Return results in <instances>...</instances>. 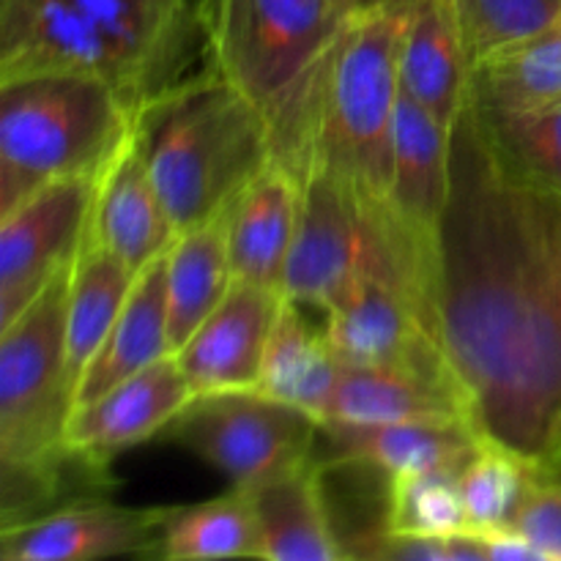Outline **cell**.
<instances>
[{"instance_id":"d590c367","label":"cell","mask_w":561,"mask_h":561,"mask_svg":"<svg viewBox=\"0 0 561 561\" xmlns=\"http://www.w3.org/2000/svg\"><path fill=\"white\" fill-rule=\"evenodd\" d=\"M334 3H337L340 11H343V14L348 16V14H356V11L376 9V5L389 3V0H334Z\"/></svg>"},{"instance_id":"5bb4252c","label":"cell","mask_w":561,"mask_h":561,"mask_svg":"<svg viewBox=\"0 0 561 561\" xmlns=\"http://www.w3.org/2000/svg\"><path fill=\"white\" fill-rule=\"evenodd\" d=\"M285 294L233 279L217 310L175 351L192 392L255 389Z\"/></svg>"},{"instance_id":"ac0fdd59","label":"cell","mask_w":561,"mask_h":561,"mask_svg":"<svg viewBox=\"0 0 561 561\" xmlns=\"http://www.w3.org/2000/svg\"><path fill=\"white\" fill-rule=\"evenodd\" d=\"M453 131L425 104L400 91L389 170V206L433 247H438L444 214L453 195Z\"/></svg>"},{"instance_id":"7a4b0ae2","label":"cell","mask_w":561,"mask_h":561,"mask_svg":"<svg viewBox=\"0 0 561 561\" xmlns=\"http://www.w3.org/2000/svg\"><path fill=\"white\" fill-rule=\"evenodd\" d=\"M135 131L175 233L228 211L277 159L268 115L208 66L142 104Z\"/></svg>"},{"instance_id":"e0dca14e","label":"cell","mask_w":561,"mask_h":561,"mask_svg":"<svg viewBox=\"0 0 561 561\" xmlns=\"http://www.w3.org/2000/svg\"><path fill=\"white\" fill-rule=\"evenodd\" d=\"M91 236L135 274L164 255L179 236L148 173L135 126L99 173Z\"/></svg>"},{"instance_id":"277c9868","label":"cell","mask_w":561,"mask_h":561,"mask_svg":"<svg viewBox=\"0 0 561 561\" xmlns=\"http://www.w3.org/2000/svg\"><path fill=\"white\" fill-rule=\"evenodd\" d=\"M301 184L283 294L327 312L351 285L376 279L414 301L436 329L438 247L422 241L389 201L365 195L323 164H310Z\"/></svg>"},{"instance_id":"9a60e30c","label":"cell","mask_w":561,"mask_h":561,"mask_svg":"<svg viewBox=\"0 0 561 561\" xmlns=\"http://www.w3.org/2000/svg\"><path fill=\"white\" fill-rule=\"evenodd\" d=\"M195 398L175 356L153 362L146 370L115 383L99 398L71 409L66 447L99 466L159 433Z\"/></svg>"},{"instance_id":"9c48e42d","label":"cell","mask_w":561,"mask_h":561,"mask_svg":"<svg viewBox=\"0 0 561 561\" xmlns=\"http://www.w3.org/2000/svg\"><path fill=\"white\" fill-rule=\"evenodd\" d=\"M96 179L55 181L0 214V327L75 263L91 228Z\"/></svg>"},{"instance_id":"8d00e7d4","label":"cell","mask_w":561,"mask_h":561,"mask_svg":"<svg viewBox=\"0 0 561 561\" xmlns=\"http://www.w3.org/2000/svg\"><path fill=\"white\" fill-rule=\"evenodd\" d=\"M557 469L561 471V431H559V442H557Z\"/></svg>"},{"instance_id":"d4e9b609","label":"cell","mask_w":561,"mask_h":561,"mask_svg":"<svg viewBox=\"0 0 561 561\" xmlns=\"http://www.w3.org/2000/svg\"><path fill=\"white\" fill-rule=\"evenodd\" d=\"M340 370L343 362L332 351L323 329H312L301 316V305L285 296L263 356L257 392L296 405L321 422Z\"/></svg>"},{"instance_id":"52a82bcc","label":"cell","mask_w":561,"mask_h":561,"mask_svg":"<svg viewBox=\"0 0 561 561\" xmlns=\"http://www.w3.org/2000/svg\"><path fill=\"white\" fill-rule=\"evenodd\" d=\"M71 266L0 327V471H31L69 458L75 392L66 376V296Z\"/></svg>"},{"instance_id":"30bf717a","label":"cell","mask_w":561,"mask_h":561,"mask_svg":"<svg viewBox=\"0 0 561 561\" xmlns=\"http://www.w3.org/2000/svg\"><path fill=\"white\" fill-rule=\"evenodd\" d=\"M118 60L124 96L140 110L206 55L197 0H75Z\"/></svg>"},{"instance_id":"4316f807","label":"cell","mask_w":561,"mask_h":561,"mask_svg":"<svg viewBox=\"0 0 561 561\" xmlns=\"http://www.w3.org/2000/svg\"><path fill=\"white\" fill-rule=\"evenodd\" d=\"M162 561L263 559L261 529L247 488H230L208 502L162 507L157 537Z\"/></svg>"},{"instance_id":"836d02e7","label":"cell","mask_w":561,"mask_h":561,"mask_svg":"<svg viewBox=\"0 0 561 561\" xmlns=\"http://www.w3.org/2000/svg\"><path fill=\"white\" fill-rule=\"evenodd\" d=\"M515 529L540 548L546 561H561V471H537Z\"/></svg>"},{"instance_id":"d6986e66","label":"cell","mask_w":561,"mask_h":561,"mask_svg":"<svg viewBox=\"0 0 561 561\" xmlns=\"http://www.w3.org/2000/svg\"><path fill=\"white\" fill-rule=\"evenodd\" d=\"M301 175L272 159L228 208L233 279L283 290L301 214Z\"/></svg>"},{"instance_id":"4dcf8cb0","label":"cell","mask_w":561,"mask_h":561,"mask_svg":"<svg viewBox=\"0 0 561 561\" xmlns=\"http://www.w3.org/2000/svg\"><path fill=\"white\" fill-rule=\"evenodd\" d=\"M383 531L409 537H449L469 529L455 471H405L389 477Z\"/></svg>"},{"instance_id":"484cf974","label":"cell","mask_w":561,"mask_h":561,"mask_svg":"<svg viewBox=\"0 0 561 561\" xmlns=\"http://www.w3.org/2000/svg\"><path fill=\"white\" fill-rule=\"evenodd\" d=\"M131 283L135 272L118 255L104 250L88 228L85 241L71 263L66 296V376L71 392H77L82 373L107 340Z\"/></svg>"},{"instance_id":"d6a6232c","label":"cell","mask_w":561,"mask_h":561,"mask_svg":"<svg viewBox=\"0 0 561 561\" xmlns=\"http://www.w3.org/2000/svg\"><path fill=\"white\" fill-rule=\"evenodd\" d=\"M345 542L348 559L381 561H488L485 542L474 531L449 537H409L392 531H365Z\"/></svg>"},{"instance_id":"4fadbf2b","label":"cell","mask_w":561,"mask_h":561,"mask_svg":"<svg viewBox=\"0 0 561 561\" xmlns=\"http://www.w3.org/2000/svg\"><path fill=\"white\" fill-rule=\"evenodd\" d=\"M162 507H121L82 499L33 520L0 529L3 561H99L115 557L157 559Z\"/></svg>"},{"instance_id":"8992f818","label":"cell","mask_w":561,"mask_h":561,"mask_svg":"<svg viewBox=\"0 0 561 561\" xmlns=\"http://www.w3.org/2000/svg\"><path fill=\"white\" fill-rule=\"evenodd\" d=\"M135 126V110L110 82L27 77L0 82V214L77 175L96 179Z\"/></svg>"},{"instance_id":"cb8c5ba5","label":"cell","mask_w":561,"mask_h":561,"mask_svg":"<svg viewBox=\"0 0 561 561\" xmlns=\"http://www.w3.org/2000/svg\"><path fill=\"white\" fill-rule=\"evenodd\" d=\"M164 279H168L170 354H175L217 310L233 285L228 211L175 236L164 257Z\"/></svg>"},{"instance_id":"44dd1931","label":"cell","mask_w":561,"mask_h":561,"mask_svg":"<svg viewBox=\"0 0 561 561\" xmlns=\"http://www.w3.org/2000/svg\"><path fill=\"white\" fill-rule=\"evenodd\" d=\"M323 469L318 458L247 488L261 529L266 561H343V537L334 531L323 496Z\"/></svg>"},{"instance_id":"f546056e","label":"cell","mask_w":561,"mask_h":561,"mask_svg":"<svg viewBox=\"0 0 561 561\" xmlns=\"http://www.w3.org/2000/svg\"><path fill=\"white\" fill-rule=\"evenodd\" d=\"M537 471L540 466L529 463L520 455L493 442L482 444L480 453L458 474L469 529L474 535L513 529Z\"/></svg>"},{"instance_id":"7c38bea8","label":"cell","mask_w":561,"mask_h":561,"mask_svg":"<svg viewBox=\"0 0 561 561\" xmlns=\"http://www.w3.org/2000/svg\"><path fill=\"white\" fill-rule=\"evenodd\" d=\"M60 75L110 82L124 96L113 49L75 0H0V82Z\"/></svg>"},{"instance_id":"e575fe53","label":"cell","mask_w":561,"mask_h":561,"mask_svg":"<svg viewBox=\"0 0 561 561\" xmlns=\"http://www.w3.org/2000/svg\"><path fill=\"white\" fill-rule=\"evenodd\" d=\"M488 561H546L540 548L526 540L518 529H496L480 535Z\"/></svg>"},{"instance_id":"1f68e13d","label":"cell","mask_w":561,"mask_h":561,"mask_svg":"<svg viewBox=\"0 0 561 561\" xmlns=\"http://www.w3.org/2000/svg\"><path fill=\"white\" fill-rule=\"evenodd\" d=\"M471 66L561 22V0H453Z\"/></svg>"},{"instance_id":"f1b7e54d","label":"cell","mask_w":561,"mask_h":561,"mask_svg":"<svg viewBox=\"0 0 561 561\" xmlns=\"http://www.w3.org/2000/svg\"><path fill=\"white\" fill-rule=\"evenodd\" d=\"M466 113L499 168L561 195V104L524 113L466 107Z\"/></svg>"},{"instance_id":"8fae6325","label":"cell","mask_w":561,"mask_h":561,"mask_svg":"<svg viewBox=\"0 0 561 561\" xmlns=\"http://www.w3.org/2000/svg\"><path fill=\"white\" fill-rule=\"evenodd\" d=\"M323 316V334L343 365L387 367L460 383L425 312L389 285L359 279Z\"/></svg>"},{"instance_id":"3957f363","label":"cell","mask_w":561,"mask_h":561,"mask_svg":"<svg viewBox=\"0 0 561 561\" xmlns=\"http://www.w3.org/2000/svg\"><path fill=\"white\" fill-rule=\"evenodd\" d=\"M206 66L274 126L277 159L305 175L323 64L345 14L334 0H197Z\"/></svg>"},{"instance_id":"ba28073f","label":"cell","mask_w":561,"mask_h":561,"mask_svg":"<svg viewBox=\"0 0 561 561\" xmlns=\"http://www.w3.org/2000/svg\"><path fill=\"white\" fill-rule=\"evenodd\" d=\"M321 422L257 389L195 394L159 433L190 449L230 485L252 488L316 458Z\"/></svg>"},{"instance_id":"ffe728a7","label":"cell","mask_w":561,"mask_h":561,"mask_svg":"<svg viewBox=\"0 0 561 561\" xmlns=\"http://www.w3.org/2000/svg\"><path fill=\"white\" fill-rule=\"evenodd\" d=\"M471 55L453 0H411L400 47V88L455 129L469 107Z\"/></svg>"},{"instance_id":"6da1fadb","label":"cell","mask_w":561,"mask_h":561,"mask_svg":"<svg viewBox=\"0 0 561 561\" xmlns=\"http://www.w3.org/2000/svg\"><path fill=\"white\" fill-rule=\"evenodd\" d=\"M436 332L488 442L557 469L561 195L515 179L460 115L438 236Z\"/></svg>"},{"instance_id":"603a6c76","label":"cell","mask_w":561,"mask_h":561,"mask_svg":"<svg viewBox=\"0 0 561 561\" xmlns=\"http://www.w3.org/2000/svg\"><path fill=\"white\" fill-rule=\"evenodd\" d=\"M164 255L135 274L129 296L110 329L107 340L82 373L75 392V405L99 398L115 383L146 370L153 362L170 356L168 334V279Z\"/></svg>"},{"instance_id":"83f0119b","label":"cell","mask_w":561,"mask_h":561,"mask_svg":"<svg viewBox=\"0 0 561 561\" xmlns=\"http://www.w3.org/2000/svg\"><path fill=\"white\" fill-rule=\"evenodd\" d=\"M561 104V22L471 66L469 107L542 110Z\"/></svg>"},{"instance_id":"5b68a950","label":"cell","mask_w":561,"mask_h":561,"mask_svg":"<svg viewBox=\"0 0 561 561\" xmlns=\"http://www.w3.org/2000/svg\"><path fill=\"white\" fill-rule=\"evenodd\" d=\"M409 11L411 0H389L345 16L316 93L307 168L323 164L376 201H389Z\"/></svg>"},{"instance_id":"2e32d148","label":"cell","mask_w":561,"mask_h":561,"mask_svg":"<svg viewBox=\"0 0 561 561\" xmlns=\"http://www.w3.org/2000/svg\"><path fill=\"white\" fill-rule=\"evenodd\" d=\"M318 442L327 444V455L318 458L323 469L337 466H373L387 477L405 471H455L488 442L469 420H414L383 422V425H354L327 420L318 427Z\"/></svg>"},{"instance_id":"7402d4cb","label":"cell","mask_w":561,"mask_h":561,"mask_svg":"<svg viewBox=\"0 0 561 561\" xmlns=\"http://www.w3.org/2000/svg\"><path fill=\"white\" fill-rule=\"evenodd\" d=\"M327 420L383 425V422L414 420L474 422V416H471L469 394L455 381H436V378L387 370V367L343 365L321 422Z\"/></svg>"}]
</instances>
